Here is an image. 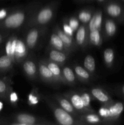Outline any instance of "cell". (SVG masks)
Wrapping results in <instances>:
<instances>
[{"label": "cell", "instance_id": "cell-6", "mask_svg": "<svg viewBox=\"0 0 124 125\" xmlns=\"http://www.w3.org/2000/svg\"><path fill=\"white\" fill-rule=\"evenodd\" d=\"M14 122L12 125H52L56 123L51 122L44 118L27 113H18L13 115Z\"/></svg>", "mask_w": 124, "mask_h": 125}, {"label": "cell", "instance_id": "cell-24", "mask_svg": "<svg viewBox=\"0 0 124 125\" xmlns=\"http://www.w3.org/2000/svg\"><path fill=\"white\" fill-rule=\"evenodd\" d=\"M103 42L102 31H89V45L99 47Z\"/></svg>", "mask_w": 124, "mask_h": 125}, {"label": "cell", "instance_id": "cell-5", "mask_svg": "<svg viewBox=\"0 0 124 125\" xmlns=\"http://www.w3.org/2000/svg\"><path fill=\"white\" fill-rule=\"evenodd\" d=\"M27 32L24 40L30 52L37 48L41 39L46 34L47 30V26H33L26 29Z\"/></svg>", "mask_w": 124, "mask_h": 125}, {"label": "cell", "instance_id": "cell-21", "mask_svg": "<svg viewBox=\"0 0 124 125\" xmlns=\"http://www.w3.org/2000/svg\"><path fill=\"white\" fill-rule=\"evenodd\" d=\"M49 47L59 50L62 52H66V53L69 54H71V52L66 47L61 38L58 36V34L54 31L52 32L51 35H50Z\"/></svg>", "mask_w": 124, "mask_h": 125}, {"label": "cell", "instance_id": "cell-36", "mask_svg": "<svg viewBox=\"0 0 124 125\" xmlns=\"http://www.w3.org/2000/svg\"><path fill=\"white\" fill-rule=\"evenodd\" d=\"M114 92L117 96L124 100V84L119 85L114 87Z\"/></svg>", "mask_w": 124, "mask_h": 125}, {"label": "cell", "instance_id": "cell-38", "mask_svg": "<svg viewBox=\"0 0 124 125\" xmlns=\"http://www.w3.org/2000/svg\"><path fill=\"white\" fill-rule=\"evenodd\" d=\"M4 37V36L3 34H2L1 33H0V43H1L2 41H3Z\"/></svg>", "mask_w": 124, "mask_h": 125}, {"label": "cell", "instance_id": "cell-1", "mask_svg": "<svg viewBox=\"0 0 124 125\" xmlns=\"http://www.w3.org/2000/svg\"><path fill=\"white\" fill-rule=\"evenodd\" d=\"M43 5V1H36L21 6L12 11L1 25L7 29H18L24 28L34 12Z\"/></svg>", "mask_w": 124, "mask_h": 125}, {"label": "cell", "instance_id": "cell-40", "mask_svg": "<svg viewBox=\"0 0 124 125\" xmlns=\"http://www.w3.org/2000/svg\"><path fill=\"white\" fill-rule=\"evenodd\" d=\"M2 108H3V103L1 101H0V111H1Z\"/></svg>", "mask_w": 124, "mask_h": 125}, {"label": "cell", "instance_id": "cell-8", "mask_svg": "<svg viewBox=\"0 0 124 125\" xmlns=\"http://www.w3.org/2000/svg\"><path fill=\"white\" fill-rule=\"evenodd\" d=\"M38 64L39 78L41 79V81L56 88L59 87L60 85H62L58 79L55 76L49 68L44 63L42 59L40 60L39 62H38Z\"/></svg>", "mask_w": 124, "mask_h": 125}, {"label": "cell", "instance_id": "cell-23", "mask_svg": "<svg viewBox=\"0 0 124 125\" xmlns=\"http://www.w3.org/2000/svg\"><path fill=\"white\" fill-rule=\"evenodd\" d=\"M62 68L63 77L65 81L66 82L67 85L69 86H74L76 85L78 80L74 72V70L69 66H66L65 65H62Z\"/></svg>", "mask_w": 124, "mask_h": 125}, {"label": "cell", "instance_id": "cell-15", "mask_svg": "<svg viewBox=\"0 0 124 125\" xmlns=\"http://www.w3.org/2000/svg\"><path fill=\"white\" fill-rule=\"evenodd\" d=\"M53 31H54L58 34V36L61 38L63 42L64 43L66 47L68 49V50L71 53L73 52H75L77 50L78 48L77 46L76 43H75V39L73 37L70 36V35L64 33L58 25H56L54 27Z\"/></svg>", "mask_w": 124, "mask_h": 125}, {"label": "cell", "instance_id": "cell-9", "mask_svg": "<svg viewBox=\"0 0 124 125\" xmlns=\"http://www.w3.org/2000/svg\"><path fill=\"white\" fill-rule=\"evenodd\" d=\"M21 64L23 72L28 79L36 81L39 78L38 64L32 56L29 54Z\"/></svg>", "mask_w": 124, "mask_h": 125}, {"label": "cell", "instance_id": "cell-27", "mask_svg": "<svg viewBox=\"0 0 124 125\" xmlns=\"http://www.w3.org/2000/svg\"><path fill=\"white\" fill-rule=\"evenodd\" d=\"M103 61L105 65L108 68H112L113 67L115 61V52L111 48H106L103 51Z\"/></svg>", "mask_w": 124, "mask_h": 125}, {"label": "cell", "instance_id": "cell-22", "mask_svg": "<svg viewBox=\"0 0 124 125\" xmlns=\"http://www.w3.org/2000/svg\"><path fill=\"white\" fill-rule=\"evenodd\" d=\"M102 24H103V13H102V11L100 9L95 10L91 20L88 24L89 31H102Z\"/></svg>", "mask_w": 124, "mask_h": 125}, {"label": "cell", "instance_id": "cell-31", "mask_svg": "<svg viewBox=\"0 0 124 125\" xmlns=\"http://www.w3.org/2000/svg\"><path fill=\"white\" fill-rule=\"evenodd\" d=\"M14 62L9 56L4 55L0 57V70L7 72L13 68Z\"/></svg>", "mask_w": 124, "mask_h": 125}, {"label": "cell", "instance_id": "cell-44", "mask_svg": "<svg viewBox=\"0 0 124 125\" xmlns=\"http://www.w3.org/2000/svg\"><path fill=\"white\" fill-rule=\"evenodd\" d=\"M123 103H124V102H123Z\"/></svg>", "mask_w": 124, "mask_h": 125}, {"label": "cell", "instance_id": "cell-12", "mask_svg": "<svg viewBox=\"0 0 124 125\" xmlns=\"http://www.w3.org/2000/svg\"><path fill=\"white\" fill-rule=\"evenodd\" d=\"M117 31V23L106 16L103 18L102 24V34L103 41H106L113 38Z\"/></svg>", "mask_w": 124, "mask_h": 125}, {"label": "cell", "instance_id": "cell-20", "mask_svg": "<svg viewBox=\"0 0 124 125\" xmlns=\"http://www.w3.org/2000/svg\"><path fill=\"white\" fill-rule=\"evenodd\" d=\"M73 70L77 79L79 82L83 84H89L91 83L92 76L83 67L75 63L73 65Z\"/></svg>", "mask_w": 124, "mask_h": 125}, {"label": "cell", "instance_id": "cell-17", "mask_svg": "<svg viewBox=\"0 0 124 125\" xmlns=\"http://www.w3.org/2000/svg\"><path fill=\"white\" fill-rule=\"evenodd\" d=\"M77 118L86 125H107V122L96 112L79 114Z\"/></svg>", "mask_w": 124, "mask_h": 125}, {"label": "cell", "instance_id": "cell-39", "mask_svg": "<svg viewBox=\"0 0 124 125\" xmlns=\"http://www.w3.org/2000/svg\"><path fill=\"white\" fill-rule=\"evenodd\" d=\"M97 1L98 2H100V3H105V2H106L109 0H97Z\"/></svg>", "mask_w": 124, "mask_h": 125}, {"label": "cell", "instance_id": "cell-4", "mask_svg": "<svg viewBox=\"0 0 124 125\" xmlns=\"http://www.w3.org/2000/svg\"><path fill=\"white\" fill-rule=\"evenodd\" d=\"M124 110V103L113 101L106 104H102L98 114L107 122L108 125H116L120 122V117Z\"/></svg>", "mask_w": 124, "mask_h": 125}, {"label": "cell", "instance_id": "cell-26", "mask_svg": "<svg viewBox=\"0 0 124 125\" xmlns=\"http://www.w3.org/2000/svg\"><path fill=\"white\" fill-rule=\"evenodd\" d=\"M41 97V95L39 94L38 88L35 87H33L27 97V102L28 105L32 107L37 106L40 103Z\"/></svg>", "mask_w": 124, "mask_h": 125}, {"label": "cell", "instance_id": "cell-30", "mask_svg": "<svg viewBox=\"0 0 124 125\" xmlns=\"http://www.w3.org/2000/svg\"><path fill=\"white\" fill-rule=\"evenodd\" d=\"M83 67L93 76L96 72V61L92 56L88 54L83 61Z\"/></svg>", "mask_w": 124, "mask_h": 125}, {"label": "cell", "instance_id": "cell-37", "mask_svg": "<svg viewBox=\"0 0 124 125\" xmlns=\"http://www.w3.org/2000/svg\"><path fill=\"white\" fill-rule=\"evenodd\" d=\"M9 15L8 12H7V10L5 9L0 10V20L5 19Z\"/></svg>", "mask_w": 124, "mask_h": 125}, {"label": "cell", "instance_id": "cell-29", "mask_svg": "<svg viewBox=\"0 0 124 125\" xmlns=\"http://www.w3.org/2000/svg\"><path fill=\"white\" fill-rule=\"evenodd\" d=\"M80 94V95H81V97L82 98L83 102L84 104L86 106L87 108H88L89 109L91 110L93 112H96L94 109L92 108V106H91V102L93 101H95L94 98L92 97V95H91V94L89 93V92L88 91V90H85V89H81L79 91H78Z\"/></svg>", "mask_w": 124, "mask_h": 125}, {"label": "cell", "instance_id": "cell-42", "mask_svg": "<svg viewBox=\"0 0 124 125\" xmlns=\"http://www.w3.org/2000/svg\"><path fill=\"white\" fill-rule=\"evenodd\" d=\"M79 1H83V0H79Z\"/></svg>", "mask_w": 124, "mask_h": 125}, {"label": "cell", "instance_id": "cell-2", "mask_svg": "<svg viewBox=\"0 0 124 125\" xmlns=\"http://www.w3.org/2000/svg\"><path fill=\"white\" fill-rule=\"evenodd\" d=\"M59 4L58 0H54L40 6L30 17L24 29L33 26H44L49 24L55 15Z\"/></svg>", "mask_w": 124, "mask_h": 125}, {"label": "cell", "instance_id": "cell-28", "mask_svg": "<svg viewBox=\"0 0 124 125\" xmlns=\"http://www.w3.org/2000/svg\"><path fill=\"white\" fill-rule=\"evenodd\" d=\"M18 37L16 35H13L10 37V39L7 42L6 45V54L9 56L12 61L15 62V50L16 45Z\"/></svg>", "mask_w": 124, "mask_h": 125}, {"label": "cell", "instance_id": "cell-32", "mask_svg": "<svg viewBox=\"0 0 124 125\" xmlns=\"http://www.w3.org/2000/svg\"><path fill=\"white\" fill-rule=\"evenodd\" d=\"M66 21H68V24H69L72 29L74 30V32H76L77 30L78 29L79 27L80 26V21L79 20L77 16H72V17H69V18H67Z\"/></svg>", "mask_w": 124, "mask_h": 125}, {"label": "cell", "instance_id": "cell-34", "mask_svg": "<svg viewBox=\"0 0 124 125\" xmlns=\"http://www.w3.org/2000/svg\"><path fill=\"white\" fill-rule=\"evenodd\" d=\"M9 100L10 103L13 105V106H16L18 104V101H19V97L16 92L13 91L12 89L10 90L8 95Z\"/></svg>", "mask_w": 124, "mask_h": 125}, {"label": "cell", "instance_id": "cell-14", "mask_svg": "<svg viewBox=\"0 0 124 125\" xmlns=\"http://www.w3.org/2000/svg\"><path fill=\"white\" fill-rule=\"evenodd\" d=\"M29 54L30 51L24 39H18L15 50V62L21 63Z\"/></svg>", "mask_w": 124, "mask_h": 125}, {"label": "cell", "instance_id": "cell-3", "mask_svg": "<svg viewBox=\"0 0 124 125\" xmlns=\"http://www.w3.org/2000/svg\"><path fill=\"white\" fill-rule=\"evenodd\" d=\"M44 101L52 111L57 124L62 125H87L77 118L60 107L55 101L44 94L41 95Z\"/></svg>", "mask_w": 124, "mask_h": 125}, {"label": "cell", "instance_id": "cell-35", "mask_svg": "<svg viewBox=\"0 0 124 125\" xmlns=\"http://www.w3.org/2000/svg\"><path fill=\"white\" fill-rule=\"evenodd\" d=\"M62 27H63V28H62V29L63 30V31L64 32V33H66V34H68V35H70V36L73 37L74 33L75 32L74 31V30L72 29L71 27L70 26H69V24H68L66 20H65L63 21V24H62Z\"/></svg>", "mask_w": 124, "mask_h": 125}, {"label": "cell", "instance_id": "cell-33", "mask_svg": "<svg viewBox=\"0 0 124 125\" xmlns=\"http://www.w3.org/2000/svg\"><path fill=\"white\" fill-rule=\"evenodd\" d=\"M12 88L9 87V84L4 81L0 79V95L3 96H8L9 93Z\"/></svg>", "mask_w": 124, "mask_h": 125}, {"label": "cell", "instance_id": "cell-41", "mask_svg": "<svg viewBox=\"0 0 124 125\" xmlns=\"http://www.w3.org/2000/svg\"><path fill=\"white\" fill-rule=\"evenodd\" d=\"M120 1H121L122 2H124V0H120Z\"/></svg>", "mask_w": 124, "mask_h": 125}, {"label": "cell", "instance_id": "cell-13", "mask_svg": "<svg viewBox=\"0 0 124 125\" xmlns=\"http://www.w3.org/2000/svg\"><path fill=\"white\" fill-rule=\"evenodd\" d=\"M95 101H97L102 104H106L114 101L108 92L100 87H92L88 90Z\"/></svg>", "mask_w": 124, "mask_h": 125}, {"label": "cell", "instance_id": "cell-43", "mask_svg": "<svg viewBox=\"0 0 124 125\" xmlns=\"http://www.w3.org/2000/svg\"><path fill=\"white\" fill-rule=\"evenodd\" d=\"M88 1H92V0H88Z\"/></svg>", "mask_w": 124, "mask_h": 125}, {"label": "cell", "instance_id": "cell-16", "mask_svg": "<svg viewBox=\"0 0 124 125\" xmlns=\"http://www.w3.org/2000/svg\"><path fill=\"white\" fill-rule=\"evenodd\" d=\"M52 98L62 108L69 112V114L76 117H77L78 115L79 114L75 109V108L73 107L72 104L69 101V100L65 96H63V94H53L52 95Z\"/></svg>", "mask_w": 124, "mask_h": 125}, {"label": "cell", "instance_id": "cell-19", "mask_svg": "<svg viewBox=\"0 0 124 125\" xmlns=\"http://www.w3.org/2000/svg\"><path fill=\"white\" fill-rule=\"evenodd\" d=\"M42 61L47 65V67L49 68L50 70L52 72V73L54 74L55 76L58 79V80L59 81L60 83L62 85H68L66 82L64 80V77H63V73H62V65L51 61L48 58L42 59Z\"/></svg>", "mask_w": 124, "mask_h": 125}, {"label": "cell", "instance_id": "cell-18", "mask_svg": "<svg viewBox=\"0 0 124 125\" xmlns=\"http://www.w3.org/2000/svg\"><path fill=\"white\" fill-rule=\"evenodd\" d=\"M69 56L70 54H69L50 47L47 51V58L62 66L65 64L69 59Z\"/></svg>", "mask_w": 124, "mask_h": 125}, {"label": "cell", "instance_id": "cell-10", "mask_svg": "<svg viewBox=\"0 0 124 125\" xmlns=\"http://www.w3.org/2000/svg\"><path fill=\"white\" fill-rule=\"evenodd\" d=\"M63 95L69 100V101L72 104L73 107L75 108V109L79 114L95 112L89 109L85 106L81 95L77 90H69V91L63 93Z\"/></svg>", "mask_w": 124, "mask_h": 125}, {"label": "cell", "instance_id": "cell-7", "mask_svg": "<svg viewBox=\"0 0 124 125\" xmlns=\"http://www.w3.org/2000/svg\"><path fill=\"white\" fill-rule=\"evenodd\" d=\"M103 10L106 16L117 23H124V7L120 2L109 0L105 3Z\"/></svg>", "mask_w": 124, "mask_h": 125}, {"label": "cell", "instance_id": "cell-25", "mask_svg": "<svg viewBox=\"0 0 124 125\" xmlns=\"http://www.w3.org/2000/svg\"><path fill=\"white\" fill-rule=\"evenodd\" d=\"M95 12L94 8H85L81 9L77 13V17L81 24H88Z\"/></svg>", "mask_w": 124, "mask_h": 125}, {"label": "cell", "instance_id": "cell-11", "mask_svg": "<svg viewBox=\"0 0 124 125\" xmlns=\"http://www.w3.org/2000/svg\"><path fill=\"white\" fill-rule=\"evenodd\" d=\"M78 48L85 50L89 45V29L88 24H81L76 31L75 38Z\"/></svg>", "mask_w": 124, "mask_h": 125}]
</instances>
